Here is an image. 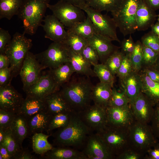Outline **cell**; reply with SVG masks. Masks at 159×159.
<instances>
[{"mask_svg": "<svg viewBox=\"0 0 159 159\" xmlns=\"http://www.w3.org/2000/svg\"><path fill=\"white\" fill-rule=\"evenodd\" d=\"M135 43L134 42L131 34L128 39H124L121 43V51L125 56L130 58L135 48Z\"/></svg>", "mask_w": 159, "mask_h": 159, "instance_id": "obj_47", "label": "cell"}, {"mask_svg": "<svg viewBox=\"0 0 159 159\" xmlns=\"http://www.w3.org/2000/svg\"><path fill=\"white\" fill-rule=\"evenodd\" d=\"M67 36L62 42L69 49L80 53L88 44L87 39L67 30Z\"/></svg>", "mask_w": 159, "mask_h": 159, "instance_id": "obj_35", "label": "cell"}, {"mask_svg": "<svg viewBox=\"0 0 159 159\" xmlns=\"http://www.w3.org/2000/svg\"><path fill=\"white\" fill-rule=\"evenodd\" d=\"M0 159H3L2 156L0 154Z\"/></svg>", "mask_w": 159, "mask_h": 159, "instance_id": "obj_62", "label": "cell"}, {"mask_svg": "<svg viewBox=\"0 0 159 159\" xmlns=\"http://www.w3.org/2000/svg\"><path fill=\"white\" fill-rule=\"evenodd\" d=\"M140 0H123L119 8L111 13L117 27L124 36L137 29L136 21L137 9Z\"/></svg>", "mask_w": 159, "mask_h": 159, "instance_id": "obj_7", "label": "cell"}, {"mask_svg": "<svg viewBox=\"0 0 159 159\" xmlns=\"http://www.w3.org/2000/svg\"><path fill=\"white\" fill-rule=\"evenodd\" d=\"M52 115L45 110L27 118L29 134L46 132Z\"/></svg>", "mask_w": 159, "mask_h": 159, "instance_id": "obj_23", "label": "cell"}, {"mask_svg": "<svg viewBox=\"0 0 159 159\" xmlns=\"http://www.w3.org/2000/svg\"><path fill=\"white\" fill-rule=\"evenodd\" d=\"M45 100L47 110L52 115L72 111L59 91L47 96L45 99Z\"/></svg>", "mask_w": 159, "mask_h": 159, "instance_id": "obj_26", "label": "cell"}, {"mask_svg": "<svg viewBox=\"0 0 159 159\" xmlns=\"http://www.w3.org/2000/svg\"><path fill=\"white\" fill-rule=\"evenodd\" d=\"M43 69L44 68L37 59L35 54L29 51L24 60L19 74L24 92L38 80L41 75V72Z\"/></svg>", "mask_w": 159, "mask_h": 159, "instance_id": "obj_11", "label": "cell"}, {"mask_svg": "<svg viewBox=\"0 0 159 159\" xmlns=\"http://www.w3.org/2000/svg\"><path fill=\"white\" fill-rule=\"evenodd\" d=\"M125 55L118 50L114 52L107 59L104 64L113 75H116Z\"/></svg>", "mask_w": 159, "mask_h": 159, "instance_id": "obj_40", "label": "cell"}, {"mask_svg": "<svg viewBox=\"0 0 159 159\" xmlns=\"http://www.w3.org/2000/svg\"><path fill=\"white\" fill-rule=\"evenodd\" d=\"M43 22L41 26L45 32V38L53 42H62L67 34L64 26L53 14L45 16Z\"/></svg>", "mask_w": 159, "mask_h": 159, "instance_id": "obj_18", "label": "cell"}, {"mask_svg": "<svg viewBox=\"0 0 159 159\" xmlns=\"http://www.w3.org/2000/svg\"><path fill=\"white\" fill-rule=\"evenodd\" d=\"M47 6L52 14L67 29L84 21L87 17L79 7L62 1L53 5L49 4Z\"/></svg>", "mask_w": 159, "mask_h": 159, "instance_id": "obj_10", "label": "cell"}, {"mask_svg": "<svg viewBox=\"0 0 159 159\" xmlns=\"http://www.w3.org/2000/svg\"><path fill=\"white\" fill-rule=\"evenodd\" d=\"M51 135H46L42 132L33 134L32 137L33 152L42 155L51 150L53 146L48 140V138Z\"/></svg>", "mask_w": 159, "mask_h": 159, "instance_id": "obj_32", "label": "cell"}, {"mask_svg": "<svg viewBox=\"0 0 159 159\" xmlns=\"http://www.w3.org/2000/svg\"><path fill=\"white\" fill-rule=\"evenodd\" d=\"M8 30L0 28V53H4L5 47L11 39Z\"/></svg>", "mask_w": 159, "mask_h": 159, "instance_id": "obj_50", "label": "cell"}, {"mask_svg": "<svg viewBox=\"0 0 159 159\" xmlns=\"http://www.w3.org/2000/svg\"><path fill=\"white\" fill-rule=\"evenodd\" d=\"M145 155L130 148L117 156L116 159H141L144 158Z\"/></svg>", "mask_w": 159, "mask_h": 159, "instance_id": "obj_49", "label": "cell"}, {"mask_svg": "<svg viewBox=\"0 0 159 159\" xmlns=\"http://www.w3.org/2000/svg\"><path fill=\"white\" fill-rule=\"evenodd\" d=\"M12 79L11 69L10 67L0 69V87L11 83Z\"/></svg>", "mask_w": 159, "mask_h": 159, "instance_id": "obj_51", "label": "cell"}, {"mask_svg": "<svg viewBox=\"0 0 159 159\" xmlns=\"http://www.w3.org/2000/svg\"><path fill=\"white\" fill-rule=\"evenodd\" d=\"M9 59L5 53H0V69L9 67Z\"/></svg>", "mask_w": 159, "mask_h": 159, "instance_id": "obj_55", "label": "cell"}, {"mask_svg": "<svg viewBox=\"0 0 159 159\" xmlns=\"http://www.w3.org/2000/svg\"><path fill=\"white\" fill-rule=\"evenodd\" d=\"M77 113L82 120L93 132L100 131L107 125L106 107L94 104Z\"/></svg>", "mask_w": 159, "mask_h": 159, "instance_id": "obj_12", "label": "cell"}, {"mask_svg": "<svg viewBox=\"0 0 159 159\" xmlns=\"http://www.w3.org/2000/svg\"><path fill=\"white\" fill-rule=\"evenodd\" d=\"M156 15L155 11L140 0L136 15V21L138 31H145L153 24Z\"/></svg>", "mask_w": 159, "mask_h": 159, "instance_id": "obj_21", "label": "cell"}, {"mask_svg": "<svg viewBox=\"0 0 159 159\" xmlns=\"http://www.w3.org/2000/svg\"><path fill=\"white\" fill-rule=\"evenodd\" d=\"M87 40L88 43L97 52L101 63L104 64L110 56L121 48L112 44V41L96 34Z\"/></svg>", "mask_w": 159, "mask_h": 159, "instance_id": "obj_19", "label": "cell"}, {"mask_svg": "<svg viewBox=\"0 0 159 159\" xmlns=\"http://www.w3.org/2000/svg\"><path fill=\"white\" fill-rule=\"evenodd\" d=\"M97 132L108 150L115 158L130 148L129 128H122L106 125Z\"/></svg>", "mask_w": 159, "mask_h": 159, "instance_id": "obj_5", "label": "cell"}, {"mask_svg": "<svg viewBox=\"0 0 159 159\" xmlns=\"http://www.w3.org/2000/svg\"><path fill=\"white\" fill-rule=\"evenodd\" d=\"M49 71L60 89L63 85L70 80L73 74L75 73L70 62L65 63L55 69H49Z\"/></svg>", "mask_w": 159, "mask_h": 159, "instance_id": "obj_30", "label": "cell"}, {"mask_svg": "<svg viewBox=\"0 0 159 159\" xmlns=\"http://www.w3.org/2000/svg\"><path fill=\"white\" fill-rule=\"evenodd\" d=\"M92 133L75 112L67 125L58 129L52 134L53 145L80 150L83 148L88 136Z\"/></svg>", "mask_w": 159, "mask_h": 159, "instance_id": "obj_2", "label": "cell"}, {"mask_svg": "<svg viewBox=\"0 0 159 159\" xmlns=\"http://www.w3.org/2000/svg\"><path fill=\"white\" fill-rule=\"evenodd\" d=\"M112 87L101 82L94 85L92 92V99L94 104L105 107L109 106L111 97Z\"/></svg>", "mask_w": 159, "mask_h": 159, "instance_id": "obj_25", "label": "cell"}, {"mask_svg": "<svg viewBox=\"0 0 159 159\" xmlns=\"http://www.w3.org/2000/svg\"><path fill=\"white\" fill-rule=\"evenodd\" d=\"M67 30L86 39L96 34L92 23L87 15L84 21L77 23Z\"/></svg>", "mask_w": 159, "mask_h": 159, "instance_id": "obj_36", "label": "cell"}, {"mask_svg": "<svg viewBox=\"0 0 159 159\" xmlns=\"http://www.w3.org/2000/svg\"><path fill=\"white\" fill-rule=\"evenodd\" d=\"M150 122L154 135L157 138H159V105L154 107L153 114Z\"/></svg>", "mask_w": 159, "mask_h": 159, "instance_id": "obj_48", "label": "cell"}, {"mask_svg": "<svg viewBox=\"0 0 159 159\" xmlns=\"http://www.w3.org/2000/svg\"><path fill=\"white\" fill-rule=\"evenodd\" d=\"M80 54L91 65L98 64L99 58L98 54L94 48L89 44L83 48Z\"/></svg>", "mask_w": 159, "mask_h": 159, "instance_id": "obj_44", "label": "cell"}, {"mask_svg": "<svg viewBox=\"0 0 159 159\" xmlns=\"http://www.w3.org/2000/svg\"><path fill=\"white\" fill-rule=\"evenodd\" d=\"M59 90L49 70L41 75L38 80L24 92L26 96L45 99L49 95Z\"/></svg>", "mask_w": 159, "mask_h": 159, "instance_id": "obj_14", "label": "cell"}, {"mask_svg": "<svg viewBox=\"0 0 159 159\" xmlns=\"http://www.w3.org/2000/svg\"><path fill=\"white\" fill-rule=\"evenodd\" d=\"M24 99L11 83L0 87V109L18 114Z\"/></svg>", "mask_w": 159, "mask_h": 159, "instance_id": "obj_15", "label": "cell"}, {"mask_svg": "<svg viewBox=\"0 0 159 159\" xmlns=\"http://www.w3.org/2000/svg\"><path fill=\"white\" fill-rule=\"evenodd\" d=\"M50 1L23 0L17 15L22 22L25 34H35L42 24Z\"/></svg>", "mask_w": 159, "mask_h": 159, "instance_id": "obj_3", "label": "cell"}, {"mask_svg": "<svg viewBox=\"0 0 159 159\" xmlns=\"http://www.w3.org/2000/svg\"><path fill=\"white\" fill-rule=\"evenodd\" d=\"M75 112L71 111L52 115L46 132L47 134H52L53 130L67 125Z\"/></svg>", "mask_w": 159, "mask_h": 159, "instance_id": "obj_34", "label": "cell"}, {"mask_svg": "<svg viewBox=\"0 0 159 159\" xmlns=\"http://www.w3.org/2000/svg\"><path fill=\"white\" fill-rule=\"evenodd\" d=\"M90 19L96 34L111 41L120 43L117 37L116 24L112 18L107 14H102L86 4L80 8Z\"/></svg>", "mask_w": 159, "mask_h": 159, "instance_id": "obj_8", "label": "cell"}, {"mask_svg": "<svg viewBox=\"0 0 159 159\" xmlns=\"http://www.w3.org/2000/svg\"><path fill=\"white\" fill-rule=\"evenodd\" d=\"M142 45L143 59L142 67L153 66L157 60L159 53L148 47Z\"/></svg>", "mask_w": 159, "mask_h": 159, "instance_id": "obj_42", "label": "cell"}, {"mask_svg": "<svg viewBox=\"0 0 159 159\" xmlns=\"http://www.w3.org/2000/svg\"><path fill=\"white\" fill-rule=\"evenodd\" d=\"M107 125L128 129L135 120L130 105L122 107H106Z\"/></svg>", "mask_w": 159, "mask_h": 159, "instance_id": "obj_13", "label": "cell"}, {"mask_svg": "<svg viewBox=\"0 0 159 159\" xmlns=\"http://www.w3.org/2000/svg\"><path fill=\"white\" fill-rule=\"evenodd\" d=\"M35 55L44 69H54L70 62L69 49L61 42H53L47 49Z\"/></svg>", "mask_w": 159, "mask_h": 159, "instance_id": "obj_9", "label": "cell"}, {"mask_svg": "<svg viewBox=\"0 0 159 159\" xmlns=\"http://www.w3.org/2000/svg\"><path fill=\"white\" fill-rule=\"evenodd\" d=\"M129 100L123 91L120 92L115 87H112L111 97L108 106L122 107L129 104Z\"/></svg>", "mask_w": 159, "mask_h": 159, "instance_id": "obj_41", "label": "cell"}, {"mask_svg": "<svg viewBox=\"0 0 159 159\" xmlns=\"http://www.w3.org/2000/svg\"><path fill=\"white\" fill-rule=\"evenodd\" d=\"M142 44L159 53V37L150 31L145 34L141 38Z\"/></svg>", "mask_w": 159, "mask_h": 159, "instance_id": "obj_43", "label": "cell"}, {"mask_svg": "<svg viewBox=\"0 0 159 159\" xmlns=\"http://www.w3.org/2000/svg\"><path fill=\"white\" fill-rule=\"evenodd\" d=\"M41 156L47 159H87L82 151L67 147H53Z\"/></svg>", "mask_w": 159, "mask_h": 159, "instance_id": "obj_22", "label": "cell"}, {"mask_svg": "<svg viewBox=\"0 0 159 159\" xmlns=\"http://www.w3.org/2000/svg\"><path fill=\"white\" fill-rule=\"evenodd\" d=\"M16 114L0 109V128H10Z\"/></svg>", "mask_w": 159, "mask_h": 159, "instance_id": "obj_46", "label": "cell"}, {"mask_svg": "<svg viewBox=\"0 0 159 159\" xmlns=\"http://www.w3.org/2000/svg\"><path fill=\"white\" fill-rule=\"evenodd\" d=\"M7 149L12 158L15 159L21 149L19 143L13 135L10 128L6 130L5 135L2 142L0 143Z\"/></svg>", "mask_w": 159, "mask_h": 159, "instance_id": "obj_37", "label": "cell"}, {"mask_svg": "<svg viewBox=\"0 0 159 159\" xmlns=\"http://www.w3.org/2000/svg\"><path fill=\"white\" fill-rule=\"evenodd\" d=\"M144 159H159V143L158 142L148 150Z\"/></svg>", "mask_w": 159, "mask_h": 159, "instance_id": "obj_53", "label": "cell"}, {"mask_svg": "<svg viewBox=\"0 0 159 159\" xmlns=\"http://www.w3.org/2000/svg\"><path fill=\"white\" fill-rule=\"evenodd\" d=\"M47 110L45 99L26 96L18 114L27 118L41 111Z\"/></svg>", "mask_w": 159, "mask_h": 159, "instance_id": "obj_29", "label": "cell"}, {"mask_svg": "<svg viewBox=\"0 0 159 159\" xmlns=\"http://www.w3.org/2000/svg\"><path fill=\"white\" fill-rule=\"evenodd\" d=\"M0 154L2 156L3 159H12L7 149L1 144H0Z\"/></svg>", "mask_w": 159, "mask_h": 159, "instance_id": "obj_57", "label": "cell"}, {"mask_svg": "<svg viewBox=\"0 0 159 159\" xmlns=\"http://www.w3.org/2000/svg\"><path fill=\"white\" fill-rule=\"evenodd\" d=\"M133 71L130 58L125 56L116 75L119 80L122 79L128 75Z\"/></svg>", "mask_w": 159, "mask_h": 159, "instance_id": "obj_45", "label": "cell"}, {"mask_svg": "<svg viewBox=\"0 0 159 159\" xmlns=\"http://www.w3.org/2000/svg\"><path fill=\"white\" fill-rule=\"evenodd\" d=\"M94 86L90 77L80 74L73 75L59 92L71 110L78 113L91 105Z\"/></svg>", "mask_w": 159, "mask_h": 159, "instance_id": "obj_1", "label": "cell"}, {"mask_svg": "<svg viewBox=\"0 0 159 159\" xmlns=\"http://www.w3.org/2000/svg\"><path fill=\"white\" fill-rule=\"evenodd\" d=\"M32 46V39L26 38L24 33L18 32L6 46L4 53L10 62L12 79L19 74L25 57Z\"/></svg>", "mask_w": 159, "mask_h": 159, "instance_id": "obj_4", "label": "cell"}, {"mask_svg": "<svg viewBox=\"0 0 159 159\" xmlns=\"http://www.w3.org/2000/svg\"><path fill=\"white\" fill-rule=\"evenodd\" d=\"M70 62L75 73L88 77H96L90 64L80 53H76L69 49Z\"/></svg>", "mask_w": 159, "mask_h": 159, "instance_id": "obj_27", "label": "cell"}, {"mask_svg": "<svg viewBox=\"0 0 159 159\" xmlns=\"http://www.w3.org/2000/svg\"><path fill=\"white\" fill-rule=\"evenodd\" d=\"M130 59L133 70L140 72L142 68L143 59V45L140 40L135 42V49Z\"/></svg>", "mask_w": 159, "mask_h": 159, "instance_id": "obj_39", "label": "cell"}, {"mask_svg": "<svg viewBox=\"0 0 159 159\" xmlns=\"http://www.w3.org/2000/svg\"><path fill=\"white\" fill-rule=\"evenodd\" d=\"M152 80L159 82V71L153 66L142 67L140 70Z\"/></svg>", "mask_w": 159, "mask_h": 159, "instance_id": "obj_52", "label": "cell"}, {"mask_svg": "<svg viewBox=\"0 0 159 159\" xmlns=\"http://www.w3.org/2000/svg\"><path fill=\"white\" fill-rule=\"evenodd\" d=\"M123 0H85V4L100 12L112 13L120 7Z\"/></svg>", "mask_w": 159, "mask_h": 159, "instance_id": "obj_31", "label": "cell"}, {"mask_svg": "<svg viewBox=\"0 0 159 159\" xmlns=\"http://www.w3.org/2000/svg\"><path fill=\"white\" fill-rule=\"evenodd\" d=\"M130 147L145 155L158 140L150 125L135 120L129 128Z\"/></svg>", "mask_w": 159, "mask_h": 159, "instance_id": "obj_6", "label": "cell"}, {"mask_svg": "<svg viewBox=\"0 0 159 159\" xmlns=\"http://www.w3.org/2000/svg\"><path fill=\"white\" fill-rule=\"evenodd\" d=\"M82 151L87 159H115L97 132L92 133L88 136Z\"/></svg>", "mask_w": 159, "mask_h": 159, "instance_id": "obj_16", "label": "cell"}, {"mask_svg": "<svg viewBox=\"0 0 159 159\" xmlns=\"http://www.w3.org/2000/svg\"><path fill=\"white\" fill-rule=\"evenodd\" d=\"M129 104L136 120L147 124L150 122L155 106L143 93L141 92Z\"/></svg>", "mask_w": 159, "mask_h": 159, "instance_id": "obj_17", "label": "cell"}, {"mask_svg": "<svg viewBox=\"0 0 159 159\" xmlns=\"http://www.w3.org/2000/svg\"><path fill=\"white\" fill-rule=\"evenodd\" d=\"M6 130L0 128V143H1L5 137Z\"/></svg>", "mask_w": 159, "mask_h": 159, "instance_id": "obj_60", "label": "cell"}, {"mask_svg": "<svg viewBox=\"0 0 159 159\" xmlns=\"http://www.w3.org/2000/svg\"><path fill=\"white\" fill-rule=\"evenodd\" d=\"M148 6L155 11L159 9V0H142Z\"/></svg>", "mask_w": 159, "mask_h": 159, "instance_id": "obj_56", "label": "cell"}, {"mask_svg": "<svg viewBox=\"0 0 159 159\" xmlns=\"http://www.w3.org/2000/svg\"><path fill=\"white\" fill-rule=\"evenodd\" d=\"M151 31L159 37V24L157 23L151 26Z\"/></svg>", "mask_w": 159, "mask_h": 159, "instance_id": "obj_59", "label": "cell"}, {"mask_svg": "<svg viewBox=\"0 0 159 159\" xmlns=\"http://www.w3.org/2000/svg\"><path fill=\"white\" fill-rule=\"evenodd\" d=\"M119 80L122 90L128 98L130 103L141 92L142 82L138 72L133 71L125 77Z\"/></svg>", "mask_w": 159, "mask_h": 159, "instance_id": "obj_20", "label": "cell"}, {"mask_svg": "<svg viewBox=\"0 0 159 159\" xmlns=\"http://www.w3.org/2000/svg\"><path fill=\"white\" fill-rule=\"evenodd\" d=\"M37 158L27 149L22 148L15 159H35Z\"/></svg>", "mask_w": 159, "mask_h": 159, "instance_id": "obj_54", "label": "cell"}, {"mask_svg": "<svg viewBox=\"0 0 159 159\" xmlns=\"http://www.w3.org/2000/svg\"><path fill=\"white\" fill-rule=\"evenodd\" d=\"M93 66L94 72L100 82L108 84L113 87L115 76L105 65L102 63L97 64Z\"/></svg>", "mask_w": 159, "mask_h": 159, "instance_id": "obj_38", "label": "cell"}, {"mask_svg": "<svg viewBox=\"0 0 159 159\" xmlns=\"http://www.w3.org/2000/svg\"><path fill=\"white\" fill-rule=\"evenodd\" d=\"M158 23L159 24V14L158 15Z\"/></svg>", "mask_w": 159, "mask_h": 159, "instance_id": "obj_63", "label": "cell"}, {"mask_svg": "<svg viewBox=\"0 0 159 159\" xmlns=\"http://www.w3.org/2000/svg\"><path fill=\"white\" fill-rule=\"evenodd\" d=\"M138 73L142 82L141 92L154 106L159 105V82L151 80L141 70Z\"/></svg>", "mask_w": 159, "mask_h": 159, "instance_id": "obj_24", "label": "cell"}, {"mask_svg": "<svg viewBox=\"0 0 159 159\" xmlns=\"http://www.w3.org/2000/svg\"><path fill=\"white\" fill-rule=\"evenodd\" d=\"M10 128L14 137L23 148V141L29 135L27 118L22 115L16 114Z\"/></svg>", "mask_w": 159, "mask_h": 159, "instance_id": "obj_28", "label": "cell"}, {"mask_svg": "<svg viewBox=\"0 0 159 159\" xmlns=\"http://www.w3.org/2000/svg\"><path fill=\"white\" fill-rule=\"evenodd\" d=\"M23 0H0V19L10 20L17 15Z\"/></svg>", "mask_w": 159, "mask_h": 159, "instance_id": "obj_33", "label": "cell"}, {"mask_svg": "<svg viewBox=\"0 0 159 159\" xmlns=\"http://www.w3.org/2000/svg\"><path fill=\"white\" fill-rule=\"evenodd\" d=\"M62 1L80 8L85 4V0H58Z\"/></svg>", "mask_w": 159, "mask_h": 159, "instance_id": "obj_58", "label": "cell"}, {"mask_svg": "<svg viewBox=\"0 0 159 159\" xmlns=\"http://www.w3.org/2000/svg\"><path fill=\"white\" fill-rule=\"evenodd\" d=\"M153 66L159 71V55L155 63Z\"/></svg>", "mask_w": 159, "mask_h": 159, "instance_id": "obj_61", "label": "cell"}]
</instances>
